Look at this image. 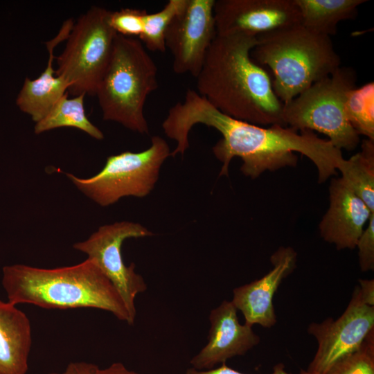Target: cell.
Wrapping results in <instances>:
<instances>
[{
  "label": "cell",
  "instance_id": "1",
  "mask_svg": "<svg viewBox=\"0 0 374 374\" xmlns=\"http://www.w3.org/2000/svg\"><path fill=\"white\" fill-rule=\"evenodd\" d=\"M197 124L217 130L222 138L213 146L215 157L222 163L220 175H228L229 166L235 157L242 161V173L253 179L266 170H276L297 163L299 152L310 159L318 170L319 181L336 173L344 161L341 150L312 131H298L279 125L264 127L226 116L197 91L188 89L184 99L169 109L162 123L168 137L177 142L176 150H186L188 134Z\"/></svg>",
  "mask_w": 374,
  "mask_h": 374
},
{
  "label": "cell",
  "instance_id": "2",
  "mask_svg": "<svg viewBox=\"0 0 374 374\" xmlns=\"http://www.w3.org/2000/svg\"><path fill=\"white\" fill-rule=\"evenodd\" d=\"M256 44L257 37L246 34H217L195 78L197 92L235 119L259 126H285L283 103L268 73L251 57Z\"/></svg>",
  "mask_w": 374,
  "mask_h": 374
},
{
  "label": "cell",
  "instance_id": "3",
  "mask_svg": "<svg viewBox=\"0 0 374 374\" xmlns=\"http://www.w3.org/2000/svg\"><path fill=\"white\" fill-rule=\"evenodd\" d=\"M2 285L8 301L15 305L96 308L111 312L130 326L134 323L115 287L89 258L75 265L55 269L7 265L3 268Z\"/></svg>",
  "mask_w": 374,
  "mask_h": 374
},
{
  "label": "cell",
  "instance_id": "4",
  "mask_svg": "<svg viewBox=\"0 0 374 374\" xmlns=\"http://www.w3.org/2000/svg\"><path fill=\"white\" fill-rule=\"evenodd\" d=\"M251 57L260 66L271 69L273 89L283 103L330 76L341 64L330 37L301 24L257 37Z\"/></svg>",
  "mask_w": 374,
  "mask_h": 374
},
{
  "label": "cell",
  "instance_id": "5",
  "mask_svg": "<svg viewBox=\"0 0 374 374\" xmlns=\"http://www.w3.org/2000/svg\"><path fill=\"white\" fill-rule=\"evenodd\" d=\"M158 87L157 65L141 42L116 34L109 62L95 95L103 119L148 134L144 107L148 96Z\"/></svg>",
  "mask_w": 374,
  "mask_h": 374
},
{
  "label": "cell",
  "instance_id": "6",
  "mask_svg": "<svg viewBox=\"0 0 374 374\" xmlns=\"http://www.w3.org/2000/svg\"><path fill=\"white\" fill-rule=\"evenodd\" d=\"M357 75L350 67H339L283 103L282 118L286 127L308 130L326 135L337 148L353 150L359 135L350 123L345 111L347 92L355 87Z\"/></svg>",
  "mask_w": 374,
  "mask_h": 374
},
{
  "label": "cell",
  "instance_id": "7",
  "mask_svg": "<svg viewBox=\"0 0 374 374\" xmlns=\"http://www.w3.org/2000/svg\"><path fill=\"white\" fill-rule=\"evenodd\" d=\"M110 11L92 6L76 21L65 48L55 60V74L70 84L67 93L95 96L108 66L116 33L109 23Z\"/></svg>",
  "mask_w": 374,
  "mask_h": 374
},
{
  "label": "cell",
  "instance_id": "8",
  "mask_svg": "<svg viewBox=\"0 0 374 374\" xmlns=\"http://www.w3.org/2000/svg\"><path fill=\"white\" fill-rule=\"evenodd\" d=\"M170 156L167 142L154 136L150 146L143 151L108 157L103 169L91 177L83 179L71 173L66 176L82 193L107 206L123 197L148 195L158 180L161 166Z\"/></svg>",
  "mask_w": 374,
  "mask_h": 374
},
{
  "label": "cell",
  "instance_id": "9",
  "mask_svg": "<svg viewBox=\"0 0 374 374\" xmlns=\"http://www.w3.org/2000/svg\"><path fill=\"white\" fill-rule=\"evenodd\" d=\"M152 235L139 223L123 221L101 226L87 240L73 246L96 263L119 293L134 321L136 314L135 299L146 291L148 286L143 277L136 273L134 263L129 266L125 264L121 247L127 238Z\"/></svg>",
  "mask_w": 374,
  "mask_h": 374
},
{
  "label": "cell",
  "instance_id": "10",
  "mask_svg": "<svg viewBox=\"0 0 374 374\" xmlns=\"http://www.w3.org/2000/svg\"><path fill=\"white\" fill-rule=\"evenodd\" d=\"M374 331V306L362 299L357 286L342 314L313 322L308 328L318 343L317 350L307 370L308 374H326L338 361L357 350Z\"/></svg>",
  "mask_w": 374,
  "mask_h": 374
},
{
  "label": "cell",
  "instance_id": "11",
  "mask_svg": "<svg viewBox=\"0 0 374 374\" xmlns=\"http://www.w3.org/2000/svg\"><path fill=\"white\" fill-rule=\"evenodd\" d=\"M214 3L215 0H187L168 26L165 45L172 55L175 73L195 78L199 74L217 35Z\"/></svg>",
  "mask_w": 374,
  "mask_h": 374
},
{
  "label": "cell",
  "instance_id": "12",
  "mask_svg": "<svg viewBox=\"0 0 374 374\" xmlns=\"http://www.w3.org/2000/svg\"><path fill=\"white\" fill-rule=\"evenodd\" d=\"M217 34L258 37L301 24L294 0H217L213 7Z\"/></svg>",
  "mask_w": 374,
  "mask_h": 374
},
{
  "label": "cell",
  "instance_id": "13",
  "mask_svg": "<svg viewBox=\"0 0 374 374\" xmlns=\"http://www.w3.org/2000/svg\"><path fill=\"white\" fill-rule=\"evenodd\" d=\"M237 312L233 303L226 300L211 311L207 344L190 359L191 367L215 368L233 357L245 355L260 343L252 326L240 323Z\"/></svg>",
  "mask_w": 374,
  "mask_h": 374
},
{
  "label": "cell",
  "instance_id": "14",
  "mask_svg": "<svg viewBox=\"0 0 374 374\" xmlns=\"http://www.w3.org/2000/svg\"><path fill=\"white\" fill-rule=\"evenodd\" d=\"M271 262L272 269L262 278L233 290L231 301L252 326L269 328L276 323L274 296L283 280L294 271L296 253L291 247H280L271 256Z\"/></svg>",
  "mask_w": 374,
  "mask_h": 374
},
{
  "label": "cell",
  "instance_id": "15",
  "mask_svg": "<svg viewBox=\"0 0 374 374\" xmlns=\"http://www.w3.org/2000/svg\"><path fill=\"white\" fill-rule=\"evenodd\" d=\"M330 205L319 223L322 238L338 250L353 249L372 212L341 177L331 180Z\"/></svg>",
  "mask_w": 374,
  "mask_h": 374
},
{
  "label": "cell",
  "instance_id": "16",
  "mask_svg": "<svg viewBox=\"0 0 374 374\" xmlns=\"http://www.w3.org/2000/svg\"><path fill=\"white\" fill-rule=\"evenodd\" d=\"M73 24L72 19H66L58 34L46 42L48 51L46 67L36 79L26 78L17 96L18 108L28 114L35 123L41 120L70 87L65 78L55 74L53 64L55 59L53 53L55 46L67 39Z\"/></svg>",
  "mask_w": 374,
  "mask_h": 374
},
{
  "label": "cell",
  "instance_id": "17",
  "mask_svg": "<svg viewBox=\"0 0 374 374\" xmlns=\"http://www.w3.org/2000/svg\"><path fill=\"white\" fill-rule=\"evenodd\" d=\"M31 345L26 314L15 305L0 300V374H26Z\"/></svg>",
  "mask_w": 374,
  "mask_h": 374
},
{
  "label": "cell",
  "instance_id": "18",
  "mask_svg": "<svg viewBox=\"0 0 374 374\" xmlns=\"http://www.w3.org/2000/svg\"><path fill=\"white\" fill-rule=\"evenodd\" d=\"M301 25L307 30L330 37L337 32L340 21L353 19L366 0H294Z\"/></svg>",
  "mask_w": 374,
  "mask_h": 374
},
{
  "label": "cell",
  "instance_id": "19",
  "mask_svg": "<svg viewBox=\"0 0 374 374\" xmlns=\"http://www.w3.org/2000/svg\"><path fill=\"white\" fill-rule=\"evenodd\" d=\"M84 96V94H80L69 98L66 92L41 120L35 123V133L39 134L55 128L69 127L80 130L95 139H103V133L86 115Z\"/></svg>",
  "mask_w": 374,
  "mask_h": 374
},
{
  "label": "cell",
  "instance_id": "20",
  "mask_svg": "<svg viewBox=\"0 0 374 374\" xmlns=\"http://www.w3.org/2000/svg\"><path fill=\"white\" fill-rule=\"evenodd\" d=\"M338 170L346 184L374 212V141L363 140L361 150L344 159Z\"/></svg>",
  "mask_w": 374,
  "mask_h": 374
},
{
  "label": "cell",
  "instance_id": "21",
  "mask_svg": "<svg viewBox=\"0 0 374 374\" xmlns=\"http://www.w3.org/2000/svg\"><path fill=\"white\" fill-rule=\"evenodd\" d=\"M347 118L359 135L374 141V82L350 89L346 97Z\"/></svg>",
  "mask_w": 374,
  "mask_h": 374
},
{
  "label": "cell",
  "instance_id": "22",
  "mask_svg": "<svg viewBox=\"0 0 374 374\" xmlns=\"http://www.w3.org/2000/svg\"><path fill=\"white\" fill-rule=\"evenodd\" d=\"M187 0H169L158 12L145 16L143 30L139 37L146 49L163 53L165 33L172 18L185 6Z\"/></svg>",
  "mask_w": 374,
  "mask_h": 374
},
{
  "label": "cell",
  "instance_id": "23",
  "mask_svg": "<svg viewBox=\"0 0 374 374\" xmlns=\"http://www.w3.org/2000/svg\"><path fill=\"white\" fill-rule=\"evenodd\" d=\"M326 374H374V331L357 350L335 363Z\"/></svg>",
  "mask_w": 374,
  "mask_h": 374
},
{
  "label": "cell",
  "instance_id": "24",
  "mask_svg": "<svg viewBox=\"0 0 374 374\" xmlns=\"http://www.w3.org/2000/svg\"><path fill=\"white\" fill-rule=\"evenodd\" d=\"M146 14L145 10L130 8L110 11L109 23L116 34L128 37H139L143 30Z\"/></svg>",
  "mask_w": 374,
  "mask_h": 374
},
{
  "label": "cell",
  "instance_id": "25",
  "mask_svg": "<svg viewBox=\"0 0 374 374\" xmlns=\"http://www.w3.org/2000/svg\"><path fill=\"white\" fill-rule=\"evenodd\" d=\"M356 247L358 249L359 265L362 271L374 269V213L368 219L366 227L359 237Z\"/></svg>",
  "mask_w": 374,
  "mask_h": 374
},
{
  "label": "cell",
  "instance_id": "26",
  "mask_svg": "<svg viewBox=\"0 0 374 374\" xmlns=\"http://www.w3.org/2000/svg\"><path fill=\"white\" fill-rule=\"evenodd\" d=\"M184 374H247L241 373L235 369L229 367L226 364L219 366L207 369L197 370L193 367L188 368ZM270 374H290L285 371L284 365L282 364L275 366L274 371Z\"/></svg>",
  "mask_w": 374,
  "mask_h": 374
},
{
  "label": "cell",
  "instance_id": "27",
  "mask_svg": "<svg viewBox=\"0 0 374 374\" xmlns=\"http://www.w3.org/2000/svg\"><path fill=\"white\" fill-rule=\"evenodd\" d=\"M98 366L84 362H71L62 373H51L48 374H95Z\"/></svg>",
  "mask_w": 374,
  "mask_h": 374
},
{
  "label": "cell",
  "instance_id": "28",
  "mask_svg": "<svg viewBox=\"0 0 374 374\" xmlns=\"http://www.w3.org/2000/svg\"><path fill=\"white\" fill-rule=\"evenodd\" d=\"M358 286L361 296L365 303L374 306V280L373 279H360Z\"/></svg>",
  "mask_w": 374,
  "mask_h": 374
},
{
  "label": "cell",
  "instance_id": "29",
  "mask_svg": "<svg viewBox=\"0 0 374 374\" xmlns=\"http://www.w3.org/2000/svg\"><path fill=\"white\" fill-rule=\"evenodd\" d=\"M95 374H140L129 370L121 362H115L105 368H97Z\"/></svg>",
  "mask_w": 374,
  "mask_h": 374
},
{
  "label": "cell",
  "instance_id": "30",
  "mask_svg": "<svg viewBox=\"0 0 374 374\" xmlns=\"http://www.w3.org/2000/svg\"><path fill=\"white\" fill-rule=\"evenodd\" d=\"M300 374H308L305 372V371H301Z\"/></svg>",
  "mask_w": 374,
  "mask_h": 374
}]
</instances>
